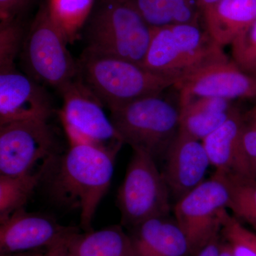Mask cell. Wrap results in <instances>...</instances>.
I'll list each match as a JSON object with an SVG mask.
<instances>
[{
	"mask_svg": "<svg viewBox=\"0 0 256 256\" xmlns=\"http://www.w3.org/2000/svg\"><path fill=\"white\" fill-rule=\"evenodd\" d=\"M116 156L99 146L73 143L48 168L50 195L64 206L78 208L84 232L92 230L96 210L110 188Z\"/></svg>",
	"mask_w": 256,
	"mask_h": 256,
	"instance_id": "6da1fadb",
	"label": "cell"
},
{
	"mask_svg": "<svg viewBox=\"0 0 256 256\" xmlns=\"http://www.w3.org/2000/svg\"><path fill=\"white\" fill-rule=\"evenodd\" d=\"M229 60L201 24L154 28L143 66L176 84L198 70Z\"/></svg>",
	"mask_w": 256,
	"mask_h": 256,
	"instance_id": "7a4b0ae2",
	"label": "cell"
},
{
	"mask_svg": "<svg viewBox=\"0 0 256 256\" xmlns=\"http://www.w3.org/2000/svg\"><path fill=\"white\" fill-rule=\"evenodd\" d=\"M77 64L79 78L110 110L176 85L140 64L87 50Z\"/></svg>",
	"mask_w": 256,
	"mask_h": 256,
	"instance_id": "3957f363",
	"label": "cell"
},
{
	"mask_svg": "<svg viewBox=\"0 0 256 256\" xmlns=\"http://www.w3.org/2000/svg\"><path fill=\"white\" fill-rule=\"evenodd\" d=\"M85 26V50L143 65L154 28L130 0L99 1Z\"/></svg>",
	"mask_w": 256,
	"mask_h": 256,
	"instance_id": "277c9868",
	"label": "cell"
},
{
	"mask_svg": "<svg viewBox=\"0 0 256 256\" xmlns=\"http://www.w3.org/2000/svg\"><path fill=\"white\" fill-rule=\"evenodd\" d=\"M163 94L110 110L111 120L124 144L146 152L156 160L164 158L180 133V104Z\"/></svg>",
	"mask_w": 256,
	"mask_h": 256,
	"instance_id": "5b68a950",
	"label": "cell"
},
{
	"mask_svg": "<svg viewBox=\"0 0 256 256\" xmlns=\"http://www.w3.org/2000/svg\"><path fill=\"white\" fill-rule=\"evenodd\" d=\"M63 32L50 18L46 5L38 10L25 33L21 56L28 76L60 90L78 76V64L67 48Z\"/></svg>",
	"mask_w": 256,
	"mask_h": 256,
	"instance_id": "8992f818",
	"label": "cell"
},
{
	"mask_svg": "<svg viewBox=\"0 0 256 256\" xmlns=\"http://www.w3.org/2000/svg\"><path fill=\"white\" fill-rule=\"evenodd\" d=\"M117 194L121 223L130 228L154 217L170 214V194L162 172L150 154L132 150Z\"/></svg>",
	"mask_w": 256,
	"mask_h": 256,
	"instance_id": "52a82bcc",
	"label": "cell"
},
{
	"mask_svg": "<svg viewBox=\"0 0 256 256\" xmlns=\"http://www.w3.org/2000/svg\"><path fill=\"white\" fill-rule=\"evenodd\" d=\"M60 118L70 144L85 143L118 154L124 143L105 106L78 76L58 90Z\"/></svg>",
	"mask_w": 256,
	"mask_h": 256,
	"instance_id": "ba28073f",
	"label": "cell"
},
{
	"mask_svg": "<svg viewBox=\"0 0 256 256\" xmlns=\"http://www.w3.org/2000/svg\"><path fill=\"white\" fill-rule=\"evenodd\" d=\"M230 198L226 175L215 172L176 201L174 217L188 236L192 256L220 233L222 213L228 210Z\"/></svg>",
	"mask_w": 256,
	"mask_h": 256,
	"instance_id": "9c48e42d",
	"label": "cell"
},
{
	"mask_svg": "<svg viewBox=\"0 0 256 256\" xmlns=\"http://www.w3.org/2000/svg\"><path fill=\"white\" fill-rule=\"evenodd\" d=\"M48 120L18 121L0 126V175L32 174L55 158V136Z\"/></svg>",
	"mask_w": 256,
	"mask_h": 256,
	"instance_id": "30bf717a",
	"label": "cell"
},
{
	"mask_svg": "<svg viewBox=\"0 0 256 256\" xmlns=\"http://www.w3.org/2000/svg\"><path fill=\"white\" fill-rule=\"evenodd\" d=\"M78 230L60 225L53 217L22 208L0 223V255L46 250Z\"/></svg>",
	"mask_w": 256,
	"mask_h": 256,
	"instance_id": "8fae6325",
	"label": "cell"
},
{
	"mask_svg": "<svg viewBox=\"0 0 256 256\" xmlns=\"http://www.w3.org/2000/svg\"><path fill=\"white\" fill-rule=\"evenodd\" d=\"M180 106L196 98L214 97L227 100L256 99V79L233 60L216 64L178 82Z\"/></svg>",
	"mask_w": 256,
	"mask_h": 256,
	"instance_id": "7c38bea8",
	"label": "cell"
},
{
	"mask_svg": "<svg viewBox=\"0 0 256 256\" xmlns=\"http://www.w3.org/2000/svg\"><path fill=\"white\" fill-rule=\"evenodd\" d=\"M53 112L48 92L42 84L15 65L0 68V126L50 119Z\"/></svg>",
	"mask_w": 256,
	"mask_h": 256,
	"instance_id": "4fadbf2b",
	"label": "cell"
},
{
	"mask_svg": "<svg viewBox=\"0 0 256 256\" xmlns=\"http://www.w3.org/2000/svg\"><path fill=\"white\" fill-rule=\"evenodd\" d=\"M164 158L163 175L176 201L203 182L212 166L202 141L180 133Z\"/></svg>",
	"mask_w": 256,
	"mask_h": 256,
	"instance_id": "5bb4252c",
	"label": "cell"
},
{
	"mask_svg": "<svg viewBox=\"0 0 256 256\" xmlns=\"http://www.w3.org/2000/svg\"><path fill=\"white\" fill-rule=\"evenodd\" d=\"M130 230L134 256H192L188 236L170 214L149 218Z\"/></svg>",
	"mask_w": 256,
	"mask_h": 256,
	"instance_id": "9a60e30c",
	"label": "cell"
},
{
	"mask_svg": "<svg viewBox=\"0 0 256 256\" xmlns=\"http://www.w3.org/2000/svg\"><path fill=\"white\" fill-rule=\"evenodd\" d=\"M202 18L218 44H232L256 20V0H220L202 11Z\"/></svg>",
	"mask_w": 256,
	"mask_h": 256,
	"instance_id": "2e32d148",
	"label": "cell"
},
{
	"mask_svg": "<svg viewBox=\"0 0 256 256\" xmlns=\"http://www.w3.org/2000/svg\"><path fill=\"white\" fill-rule=\"evenodd\" d=\"M247 114L238 109L214 132L202 141L216 172L233 173L238 158L239 142Z\"/></svg>",
	"mask_w": 256,
	"mask_h": 256,
	"instance_id": "e0dca14e",
	"label": "cell"
},
{
	"mask_svg": "<svg viewBox=\"0 0 256 256\" xmlns=\"http://www.w3.org/2000/svg\"><path fill=\"white\" fill-rule=\"evenodd\" d=\"M67 246L73 256H134L130 234L119 225L77 232L69 238Z\"/></svg>",
	"mask_w": 256,
	"mask_h": 256,
	"instance_id": "ac0fdd59",
	"label": "cell"
},
{
	"mask_svg": "<svg viewBox=\"0 0 256 256\" xmlns=\"http://www.w3.org/2000/svg\"><path fill=\"white\" fill-rule=\"evenodd\" d=\"M146 23L153 28L201 24L202 11L197 0H130Z\"/></svg>",
	"mask_w": 256,
	"mask_h": 256,
	"instance_id": "d6986e66",
	"label": "cell"
},
{
	"mask_svg": "<svg viewBox=\"0 0 256 256\" xmlns=\"http://www.w3.org/2000/svg\"><path fill=\"white\" fill-rule=\"evenodd\" d=\"M50 164L32 174L0 175V223L18 210L25 208L35 190L43 182Z\"/></svg>",
	"mask_w": 256,
	"mask_h": 256,
	"instance_id": "ffe728a7",
	"label": "cell"
},
{
	"mask_svg": "<svg viewBox=\"0 0 256 256\" xmlns=\"http://www.w3.org/2000/svg\"><path fill=\"white\" fill-rule=\"evenodd\" d=\"M95 0H48L50 18L63 32L68 44L82 35V28L92 14Z\"/></svg>",
	"mask_w": 256,
	"mask_h": 256,
	"instance_id": "44dd1931",
	"label": "cell"
},
{
	"mask_svg": "<svg viewBox=\"0 0 256 256\" xmlns=\"http://www.w3.org/2000/svg\"><path fill=\"white\" fill-rule=\"evenodd\" d=\"M226 175L230 190L228 210L256 232V178L234 173Z\"/></svg>",
	"mask_w": 256,
	"mask_h": 256,
	"instance_id": "7402d4cb",
	"label": "cell"
},
{
	"mask_svg": "<svg viewBox=\"0 0 256 256\" xmlns=\"http://www.w3.org/2000/svg\"><path fill=\"white\" fill-rule=\"evenodd\" d=\"M238 109L223 112L181 108L180 134L202 141L218 129Z\"/></svg>",
	"mask_w": 256,
	"mask_h": 256,
	"instance_id": "603a6c76",
	"label": "cell"
},
{
	"mask_svg": "<svg viewBox=\"0 0 256 256\" xmlns=\"http://www.w3.org/2000/svg\"><path fill=\"white\" fill-rule=\"evenodd\" d=\"M220 236L234 256H256V232L246 226L228 210L222 213Z\"/></svg>",
	"mask_w": 256,
	"mask_h": 256,
	"instance_id": "cb8c5ba5",
	"label": "cell"
},
{
	"mask_svg": "<svg viewBox=\"0 0 256 256\" xmlns=\"http://www.w3.org/2000/svg\"><path fill=\"white\" fill-rule=\"evenodd\" d=\"M233 173L256 178V119L249 116L248 112L240 136L238 158Z\"/></svg>",
	"mask_w": 256,
	"mask_h": 256,
	"instance_id": "d4e9b609",
	"label": "cell"
},
{
	"mask_svg": "<svg viewBox=\"0 0 256 256\" xmlns=\"http://www.w3.org/2000/svg\"><path fill=\"white\" fill-rule=\"evenodd\" d=\"M25 34L18 18L0 22V68L15 65Z\"/></svg>",
	"mask_w": 256,
	"mask_h": 256,
	"instance_id": "484cf974",
	"label": "cell"
},
{
	"mask_svg": "<svg viewBox=\"0 0 256 256\" xmlns=\"http://www.w3.org/2000/svg\"><path fill=\"white\" fill-rule=\"evenodd\" d=\"M232 60L250 74L256 68V20L232 44Z\"/></svg>",
	"mask_w": 256,
	"mask_h": 256,
	"instance_id": "4316f807",
	"label": "cell"
},
{
	"mask_svg": "<svg viewBox=\"0 0 256 256\" xmlns=\"http://www.w3.org/2000/svg\"><path fill=\"white\" fill-rule=\"evenodd\" d=\"M31 0H0L1 21L16 20Z\"/></svg>",
	"mask_w": 256,
	"mask_h": 256,
	"instance_id": "83f0119b",
	"label": "cell"
},
{
	"mask_svg": "<svg viewBox=\"0 0 256 256\" xmlns=\"http://www.w3.org/2000/svg\"><path fill=\"white\" fill-rule=\"evenodd\" d=\"M220 233L210 239L192 256H220Z\"/></svg>",
	"mask_w": 256,
	"mask_h": 256,
	"instance_id": "f1b7e54d",
	"label": "cell"
},
{
	"mask_svg": "<svg viewBox=\"0 0 256 256\" xmlns=\"http://www.w3.org/2000/svg\"><path fill=\"white\" fill-rule=\"evenodd\" d=\"M70 237H69V238H70ZM69 238L48 248L52 252L53 256H73L70 254V252H69L68 246H67V242H68Z\"/></svg>",
	"mask_w": 256,
	"mask_h": 256,
	"instance_id": "f546056e",
	"label": "cell"
},
{
	"mask_svg": "<svg viewBox=\"0 0 256 256\" xmlns=\"http://www.w3.org/2000/svg\"><path fill=\"white\" fill-rule=\"evenodd\" d=\"M46 250H31V252H13V254H2L0 256H43Z\"/></svg>",
	"mask_w": 256,
	"mask_h": 256,
	"instance_id": "4dcf8cb0",
	"label": "cell"
},
{
	"mask_svg": "<svg viewBox=\"0 0 256 256\" xmlns=\"http://www.w3.org/2000/svg\"><path fill=\"white\" fill-rule=\"evenodd\" d=\"M222 237V236H220ZM220 256H234L232 250L227 242L223 238L220 239Z\"/></svg>",
	"mask_w": 256,
	"mask_h": 256,
	"instance_id": "1f68e13d",
	"label": "cell"
},
{
	"mask_svg": "<svg viewBox=\"0 0 256 256\" xmlns=\"http://www.w3.org/2000/svg\"><path fill=\"white\" fill-rule=\"evenodd\" d=\"M218 1L220 0H197L202 11L206 9L208 6H212V4H215Z\"/></svg>",
	"mask_w": 256,
	"mask_h": 256,
	"instance_id": "d6a6232c",
	"label": "cell"
},
{
	"mask_svg": "<svg viewBox=\"0 0 256 256\" xmlns=\"http://www.w3.org/2000/svg\"><path fill=\"white\" fill-rule=\"evenodd\" d=\"M249 116H252V118L256 119V105L254 106V108L252 109L250 112H248Z\"/></svg>",
	"mask_w": 256,
	"mask_h": 256,
	"instance_id": "836d02e7",
	"label": "cell"
},
{
	"mask_svg": "<svg viewBox=\"0 0 256 256\" xmlns=\"http://www.w3.org/2000/svg\"><path fill=\"white\" fill-rule=\"evenodd\" d=\"M43 256H53V255H52V252H50V249H47Z\"/></svg>",
	"mask_w": 256,
	"mask_h": 256,
	"instance_id": "e575fe53",
	"label": "cell"
},
{
	"mask_svg": "<svg viewBox=\"0 0 256 256\" xmlns=\"http://www.w3.org/2000/svg\"><path fill=\"white\" fill-rule=\"evenodd\" d=\"M250 75H252V76H254V78L256 79V68L252 70V73L250 74Z\"/></svg>",
	"mask_w": 256,
	"mask_h": 256,
	"instance_id": "d590c367",
	"label": "cell"
},
{
	"mask_svg": "<svg viewBox=\"0 0 256 256\" xmlns=\"http://www.w3.org/2000/svg\"><path fill=\"white\" fill-rule=\"evenodd\" d=\"M99 1H106V0H99Z\"/></svg>",
	"mask_w": 256,
	"mask_h": 256,
	"instance_id": "8d00e7d4",
	"label": "cell"
}]
</instances>
